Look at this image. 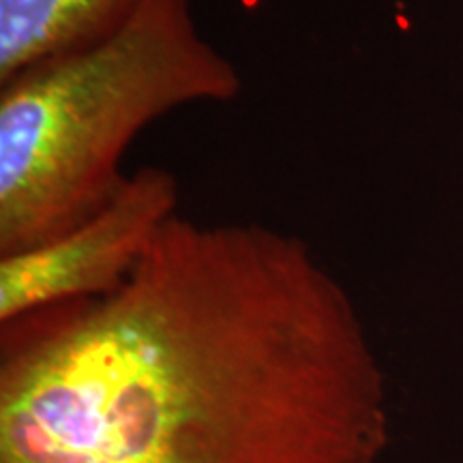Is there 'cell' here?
Listing matches in <instances>:
<instances>
[{
	"instance_id": "6da1fadb",
	"label": "cell",
	"mask_w": 463,
	"mask_h": 463,
	"mask_svg": "<svg viewBox=\"0 0 463 463\" xmlns=\"http://www.w3.org/2000/svg\"><path fill=\"white\" fill-rule=\"evenodd\" d=\"M386 375L292 232L178 213L103 297L0 324V463H380Z\"/></svg>"
},
{
	"instance_id": "7a4b0ae2",
	"label": "cell",
	"mask_w": 463,
	"mask_h": 463,
	"mask_svg": "<svg viewBox=\"0 0 463 463\" xmlns=\"http://www.w3.org/2000/svg\"><path fill=\"white\" fill-rule=\"evenodd\" d=\"M242 75L191 0H140L118 31L0 82V256L65 234L123 187V157L174 109L232 103Z\"/></svg>"
},
{
	"instance_id": "3957f363",
	"label": "cell",
	"mask_w": 463,
	"mask_h": 463,
	"mask_svg": "<svg viewBox=\"0 0 463 463\" xmlns=\"http://www.w3.org/2000/svg\"><path fill=\"white\" fill-rule=\"evenodd\" d=\"M178 178L167 167L144 165L127 176L108 204L65 234L0 256V324L123 286L178 215Z\"/></svg>"
},
{
	"instance_id": "277c9868",
	"label": "cell",
	"mask_w": 463,
	"mask_h": 463,
	"mask_svg": "<svg viewBox=\"0 0 463 463\" xmlns=\"http://www.w3.org/2000/svg\"><path fill=\"white\" fill-rule=\"evenodd\" d=\"M137 5L140 0H0V82L43 58L109 37Z\"/></svg>"
}]
</instances>
